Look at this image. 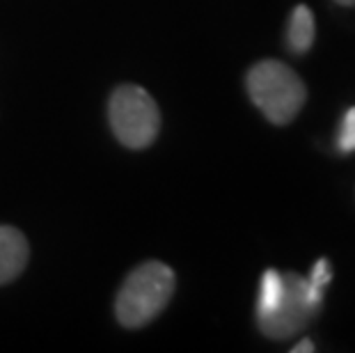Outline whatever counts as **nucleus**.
<instances>
[{
    "instance_id": "nucleus-11",
    "label": "nucleus",
    "mask_w": 355,
    "mask_h": 353,
    "mask_svg": "<svg viewBox=\"0 0 355 353\" xmlns=\"http://www.w3.org/2000/svg\"><path fill=\"white\" fill-rule=\"evenodd\" d=\"M335 3L342 7H355V0H335Z\"/></svg>"
},
{
    "instance_id": "nucleus-9",
    "label": "nucleus",
    "mask_w": 355,
    "mask_h": 353,
    "mask_svg": "<svg viewBox=\"0 0 355 353\" xmlns=\"http://www.w3.org/2000/svg\"><path fill=\"white\" fill-rule=\"evenodd\" d=\"M330 280H332V266H330V261L328 259H319L312 266V273H309V277H307L309 287H312L314 291H319V294H323Z\"/></svg>"
},
{
    "instance_id": "nucleus-8",
    "label": "nucleus",
    "mask_w": 355,
    "mask_h": 353,
    "mask_svg": "<svg viewBox=\"0 0 355 353\" xmlns=\"http://www.w3.org/2000/svg\"><path fill=\"white\" fill-rule=\"evenodd\" d=\"M335 145H337L339 154H353L355 152V106H351L342 115V122H339V129H337Z\"/></svg>"
},
{
    "instance_id": "nucleus-7",
    "label": "nucleus",
    "mask_w": 355,
    "mask_h": 353,
    "mask_svg": "<svg viewBox=\"0 0 355 353\" xmlns=\"http://www.w3.org/2000/svg\"><path fill=\"white\" fill-rule=\"evenodd\" d=\"M282 298H284V275L275 271V268H268V271L261 275V282H259L257 317H263V314H270L273 310H277Z\"/></svg>"
},
{
    "instance_id": "nucleus-5",
    "label": "nucleus",
    "mask_w": 355,
    "mask_h": 353,
    "mask_svg": "<svg viewBox=\"0 0 355 353\" xmlns=\"http://www.w3.org/2000/svg\"><path fill=\"white\" fill-rule=\"evenodd\" d=\"M30 246L24 232L10 225H0V284H7L26 271Z\"/></svg>"
},
{
    "instance_id": "nucleus-3",
    "label": "nucleus",
    "mask_w": 355,
    "mask_h": 353,
    "mask_svg": "<svg viewBox=\"0 0 355 353\" xmlns=\"http://www.w3.org/2000/svg\"><path fill=\"white\" fill-rule=\"evenodd\" d=\"M110 129L128 149H145L161 131V110L154 96L140 85H119L108 103Z\"/></svg>"
},
{
    "instance_id": "nucleus-4",
    "label": "nucleus",
    "mask_w": 355,
    "mask_h": 353,
    "mask_svg": "<svg viewBox=\"0 0 355 353\" xmlns=\"http://www.w3.org/2000/svg\"><path fill=\"white\" fill-rule=\"evenodd\" d=\"M284 275V298L277 310L263 317H257L259 330L270 340H289L300 333L316 317L323 294L309 287L307 277L286 271Z\"/></svg>"
},
{
    "instance_id": "nucleus-1",
    "label": "nucleus",
    "mask_w": 355,
    "mask_h": 353,
    "mask_svg": "<svg viewBox=\"0 0 355 353\" xmlns=\"http://www.w3.org/2000/svg\"><path fill=\"white\" fill-rule=\"evenodd\" d=\"M175 271L163 261H145L135 266L122 282L115 298L117 321L124 328H142L165 310L175 294Z\"/></svg>"
},
{
    "instance_id": "nucleus-2",
    "label": "nucleus",
    "mask_w": 355,
    "mask_h": 353,
    "mask_svg": "<svg viewBox=\"0 0 355 353\" xmlns=\"http://www.w3.org/2000/svg\"><path fill=\"white\" fill-rule=\"evenodd\" d=\"M248 94L270 124L284 126L303 110L307 87L303 78L279 60H261L245 76Z\"/></svg>"
},
{
    "instance_id": "nucleus-6",
    "label": "nucleus",
    "mask_w": 355,
    "mask_h": 353,
    "mask_svg": "<svg viewBox=\"0 0 355 353\" xmlns=\"http://www.w3.org/2000/svg\"><path fill=\"white\" fill-rule=\"evenodd\" d=\"M314 40H316V21L312 10L307 5L293 7L289 26H286V46H289L291 53L303 55L312 49Z\"/></svg>"
},
{
    "instance_id": "nucleus-10",
    "label": "nucleus",
    "mask_w": 355,
    "mask_h": 353,
    "mask_svg": "<svg viewBox=\"0 0 355 353\" xmlns=\"http://www.w3.org/2000/svg\"><path fill=\"white\" fill-rule=\"evenodd\" d=\"M314 349H316V347H314L312 342H309V340H303V342H298L296 347L291 349V353H312Z\"/></svg>"
}]
</instances>
